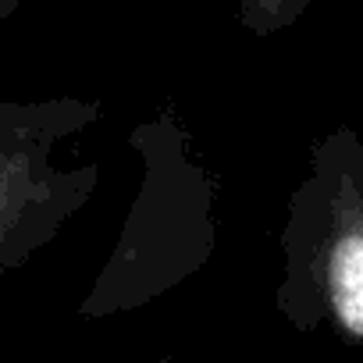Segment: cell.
<instances>
[{
    "instance_id": "1",
    "label": "cell",
    "mask_w": 363,
    "mask_h": 363,
    "mask_svg": "<svg viewBox=\"0 0 363 363\" xmlns=\"http://www.w3.org/2000/svg\"><path fill=\"white\" fill-rule=\"evenodd\" d=\"M132 150L143 160V182L104 271L79 303L86 320L150 306L218 250V174L174 107L146 118L132 132Z\"/></svg>"
},
{
    "instance_id": "2",
    "label": "cell",
    "mask_w": 363,
    "mask_h": 363,
    "mask_svg": "<svg viewBox=\"0 0 363 363\" xmlns=\"http://www.w3.org/2000/svg\"><path fill=\"white\" fill-rule=\"evenodd\" d=\"M278 313L299 331L331 328L363 349V139L349 125L324 132L289 193L278 232Z\"/></svg>"
},
{
    "instance_id": "3",
    "label": "cell",
    "mask_w": 363,
    "mask_h": 363,
    "mask_svg": "<svg viewBox=\"0 0 363 363\" xmlns=\"http://www.w3.org/2000/svg\"><path fill=\"white\" fill-rule=\"evenodd\" d=\"M104 118L100 100H0V274L50 246L93 200L100 164L72 146Z\"/></svg>"
},
{
    "instance_id": "4",
    "label": "cell",
    "mask_w": 363,
    "mask_h": 363,
    "mask_svg": "<svg viewBox=\"0 0 363 363\" xmlns=\"http://www.w3.org/2000/svg\"><path fill=\"white\" fill-rule=\"evenodd\" d=\"M310 4L313 0H239V22L257 40H267L296 26Z\"/></svg>"
},
{
    "instance_id": "5",
    "label": "cell",
    "mask_w": 363,
    "mask_h": 363,
    "mask_svg": "<svg viewBox=\"0 0 363 363\" xmlns=\"http://www.w3.org/2000/svg\"><path fill=\"white\" fill-rule=\"evenodd\" d=\"M18 4H22V0H0V18H11L18 11Z\"/></svg>"
}]
</instances>
